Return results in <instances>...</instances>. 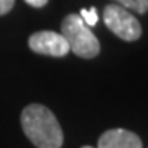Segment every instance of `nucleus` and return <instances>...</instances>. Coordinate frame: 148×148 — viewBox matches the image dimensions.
Listing matches in <instances>:
<instances>
[{"label":"nucleus","instance_id":"1","mask_svg":"<svg viewBox=\"0 0 148 148\" xmlns=\"http://www.w3.org/2000/svg\"><path fill=\"white\" fill-rule=\"evenodd\" d=\"M20 122L23 133L36 148L63 147V128L48 107L41 104H30L23 109Z\"/></svg>","mask_w":148,"mask_h":148},{"label":"nucleus","instance_id":"2","mask_svg":"<svg viewBox=\"0 0 148 148\" xmlns=\"http://www.w3.org/2000/svg\"><path fill=\"white\" fill-rule=\"evenodd\" d=\"M61 35L69 45V49L79 58L92 59L101 53V43L97 36L90 32V27L86 25L77 13H69L68 16H64L61 23Z\"/></svg>","mask_w":148,"mask_h":148},{"label":"nucleus","instance_id":"3","mask_svg":"<svg viewBox=\"0 0 148 148\" xmlns=\"http://www.w3.org/2000/svg\"><path fill=\"white\" fill-rule=\"evenodd\" d=\"M104 21H106V27L120 40L135 41V40L142 36L140 21L127 8L120 7L119 3L106 5V8H104Z\"/></svg>","mask_w":148,"mask_h":148},{"label":"nucleus","instance_id":"4","mask_svg":"<svg viewBox=\"0 0 148 148\" xmlns=\"http://www.w3.org/2000/svg\"><path fill=\"white\" fill-rule=\"evenodd\" d=\"M28 45L35 53L45 54V56H54V58H63L69 53V45L66 43L61 33L54 32H36L33 33Z\"/></svg>","mask_w":148,"mask_h":148},{"label":"nucleus","instance_id":"5","mask_svg":"<svg viewBox=\"0 0 148 148\" xmlns=\"http://www.w3.org/2000/svg\"><path fill=\"white\" fill-rule=\"evenodd\" d=\"M97 148H143L137 133L125 128H110L101 135Z\"/></svg>","mask_w":148,"mask_h":148},{"label":"nucleus","instance_id":"6","mask_svg":"<svg viewBox=\"0 0 148 148\" xmlns=\"http://www.w3.org/2000/svg\"><path fill=\"white\" fill-rule=\"evenodd\" d=\"M117 3L127 10L135 13H147L148 12V0H115Z\"/></svg>","mask_w":148,"mask_h":148},{"label":"nucleus","instance_id":"7","mask_svg":"<svg viewBox=\"0 0 148 148\" xmlns=\"http://www.w3.org/2000/svg\"><path fill=\"white\" fill-rule=\"evenodd\" d=\"M79 16L82 18V21H84L87 27H94L95 23H97V12H95V8H90V10H81Z\"/></svg>","mask_w":148,"mask_h":148},{"label":"nucleus","instance_id":"8","mask_svg":"<svg viewBox=\"0 0 148 148\" xmlns=\"http://www.w3.org/2000/svg\"><path fill=\"white\" fill-rule=\"evenodd\" d=\"M15 0H0V15H5L13 8Z\"/></svg>","mask_w":148,"mask_h":148},{"label":"nucleus","instance_id":"9","mask_svg":"<svg viewBox=\"0 0 148 148\" xmlns=\"http://www.w3.org/2000/svg\"><path fill=\"white\" fill-rule=\"evenodd\" d=\"M28 5L35 7V8H41V7H45L48 3V0H25Z\"/></svg>","mask_w":148,"mask_h":148},{"label":"nucleus","instance_id":"10","mask_svg":"<svg viewBox=\"0 0 148 148\" xmlns=\"http://www.w3.org/2000/svg\"><path fill=\"white\" fill-rule=\"evenodd\" d=\"M82 148H92V147H82Z\"/></svg>","mask_w":148,"mask_h":148}]
</instances>
